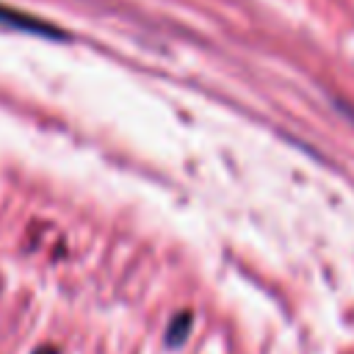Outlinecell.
I'll list each match as a JSON object with an SVG mask.
<instances>
[{
	"mask_svg": "<svg viewBox=\"0 0 354 354\" xmlns=\"http://www.w3.org/2000/svg\"><path fill=\"white\" fill-rule=\"evenodd\" d=\"M41 354H55V351H41Z\"/></svg>",
	"mask_w": 354,
	"mask_h": 354,
	"instance_id": "7a4b0ae2",
	"label": "cell"
},
{
	"mask_svg": "<svg viewBox=\"0 0 354 354\" xmlns=\"http://www.w3.org/2000/svg\"><path fill=\"white\" fill-rule=\"evenodd\" d=\"M0 25L6 28H14V30H25V33H39V36H64V30H58L55 25L39 19V17H30L19 8H11V6H3L0 3Z\"/></svg>",
	"mask_w": 354,
	"mask_h": 354,
	"instance_id": "6da1fadb",
	"label": "cell"
}]
</instances>
